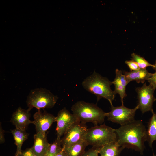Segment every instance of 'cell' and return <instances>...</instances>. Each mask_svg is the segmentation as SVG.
<instances>
[{
  "label": "cell",
  "mask_w": 156,
  "mask_h": 156,
  "mask_svg": "<svg viewBox=\"0 0 156 156\" xmlns=\"http://www.w3.org/2000/svg\"><path fill=\"white\" fill-rule=\"evenodd\" d=\"M117 142L121 146L133 149L143 154L147 141V129L141 120H135L115 129Z\"/></svg>",
  "instance_id": "1"
},
{
  "label": "cell",
  "mask_w": 156,
  "mask_h": 156,
  "mask_svg": "<svg viewBox=\"0 0 156 156\" xmlns=\"http://www.w3.org/2000/svg\"><path fill=\"white\" fill-rule=\"evenodd\" d=\"M112 82L94 71L82 81V85L86 90L94 94L98 101L104 98L109 102L110 105L116 96V94L112 90Z\"/></svg>",
  "instance_id": "2"
},
{
  "label": "cell",
  "mask_w": 156,
  "mask_h": 156,
  "mask_svg": "<svg viewBox=\"0 0 156 156\" xmlns=\"http://www.w3.org/2000/svg\"><path fill=\"white\" fill-rule=\"evenodd\" d=\"M73 114L77 120L82 123L91 122L95 126L102 124L106 117V112H104L96 104L78 101L73 104L71 108Z\"/></svg>",
  "instance_id": "3"
},
{
  "label": "cell",
  "mask_w": 156,
  "mask_h": 156,
  "mask_svg": "<svg viewBox=\"0 0 156 156\" xmlns=\"http://www.w3.org/2000/svg\"><path fill=\"white\" fill-rule=\"evenodd\" d=\"M84 139L88 145L100 148L107 144L116 141L117 137L115 129L103 124L88 129Z\"/></svg>",
  "instance_id": "4"
},
{
  "label": "cell",
  "mask_w": 156,
  "mask_h": 156,
  "mask_svg": "<svg viewBox=\"0 0 156 156\" xmlns=\"http://www.w3.org/2000/svg\"><path fill=\"white\" fill-rule=\"evenodd\" d=\"M49 90L42 88H37L31 90L27 97V104L29 111L33 108L38 110L53 107L58 99Z\"/></svg>",
  "instance_id": "5"
},
{
  "label": "cell",
  "mask_w": 156,
  "mask_h": 156,
  "mask_svg": "<svg viewBox=\"0 0 156 156\" xmlns=\"http://www.w3.org/2000/svg\"><path fill=\"white\" fill-rule=\"evenodd\" d=\"M110 112L106 113L107 120L112 122L123 125L135 120V116L136 111L139 109L138 105L134 108L130 109L122 105L114 107L111 105Z\"/></svg>",
  "instance_id": "6"
},
{
  "label": "cell",
  "mask_w": 156,
  "mask_h": 156,
  "mask_svg": "<svg viewBox=\"0 0 156 156\" xmlns=\"http://www.w3.org/2000/svg\"><path fill=\"white\" fill-rule=\"evenodd\" d=\"M155 90L151 85H147L146 83L141 87L136 88L138 94V105L142 113L148 111L152 112L153 111V104L156 101V98L154 96Z\"/></svg>",
  "instance_id": "7"
},
{
  "label": "cell",
  "mask_w": 156,
  "mask_h": 156,
  "mask_svg": "<svg viewBox=\"0 0 156 156\" xmlns=\"http://www.w3.org/2000/svg\"><path fill=\"white\" fill-rule=\"evenodd\" d=\"M87 129L85 124L78 121L74 123L60 139L62 147L69 146L84 139Z\"/></svg>",
  "instance_id": "8"
},
{
  "label": "cell",
  "mask_w": 156,
  "mask_h": 156,
  "mask_svg": "<svg viewBox=\"0 0 156 156\" xmlns=\"http://www.w3.org/2000/svg\"><path fill=\"white\" fill-rule=\"evenodd\" d=\"M56 118L57 139L59 140L73 124L78 121L74 115L65 107L59 111Z\"/></svg>",
  "instance_id": "9"
},
{
  "label": "cell",
  "mask_w": 156,
  "mask_h": 156,
  "mask_svg": "<svg viewBox=\"0 0 156 156\" xmlns=\"http://www.w3.org/2000/svg\"><path fill=\"white\" fill-rule=\"evenodd\" d=\"M33 124L35 126L36 133L46 135V132L52 124L56 122V117L44 111L42 112L38 110L33 115Z\"/></svg>",
  "instance_id": "10"
},
{
  "label": "cell",
  "mask_w": 156,
  "mask_h": 156,
  "mask_svg": "<svg viewBox=\"0 0 156 156\" xmlns=\"http://www.w3.org/2000/svg\"><path fill=\"white\" fill-rule=\"evenodd\" d=\"M30 111L28 109H23L19 107L13 113L10 122L16 128L23 130H26L28 125L33 123V121L30 120Z\"/></svg>",
  "instance_id": "11"
},
{
  "label": "cell",
  "mask_w": 156,
  "mask_h": 156,
  "mask_svg": "<svg viewBox=\"0 0 156 156\" xmlns=\"http://www.w3.org/2000/svg\"><path fill=\"white\" fill-rule=\"evenodd\" d=\"M34 138V144L31 149L37 156H45L51 145L47 140L46 135L36 133Z\"/></svg>",
  "instance_id": "12"
},
{
  "label": "cell",
  "mask_w": 156,
  "mask_h": 156,
  "mask_svg": "<svg viewBox=\"0 0 156 156\" xmlns=\"http://www.w3.org/2000/svg\"><path fill=\"white\" fill-rule=\"evenodd\" d=\"M115 78L112 81V84L114 86V91L116 94H119L120 98L122 105H124L123 99L127 96L126 87L128 83L121 70L116 69L115 70Z\"/></svg>",
  "instance_id": "13"
},
{
  "label": "cell",
  "mask_w": 156,
  "mask_h": 156,
  "mask_svg": "<svg viewBox=\"0 0 156 156\" xmlns=\"http://www.w3.org/2000/svg\"><path fill=\"white\" fill-rule=\"evenodd\" d=\"M153 73L149 72L146 69H139L129 72L125 71L124 75L128 83L131 81H134L138 83H144L146 80L151 78Z\"/></svg>",
  "instance_id": "14"
},
{
  "label": "cell",
  "mask_w": 156,
  "mask_h": 156,
  "mask_svg": "<svg viewBox=\"0 0 156 156\" xmlns=\"http://www.w3.org/2000/svg\"><path fill=\"white\" fill-rule=\"evenodd\" d=\"M88 146L84 139L69 146L63 148L68 156H82L85 152V149Z\"/></svg>",
  "instance_id": "15"
},
{
  "label": "cell",
  "mask_w": 156,
  "mask_h": 156,
  "mask_svg": "<svg viewBox=\"0 0 156 156\" xmlns=\"http://www.w3.org/2000/svg\"><path fill=\"white\" fill-rule=\"evenodd\" d=\"M124 148L120 146L117 141L107 144L99 148L101 156H119Z\"/></svg>",
  "instance_id": "16"
},
{
  "label": "cell",
  "mask_w": 156,
  "mask_h": 156,
  "mask_svg": "<svg viewBox=\"0 0 156 156\" xmlns=\"http://www.w3.org/2000/svg\"><path fill=\"white\" fill-rule=\"evenodd\" d=\"M15 141V144L17 147L15 155L22 154L21 147L23 142L27 139L29 134L26 130L15 129L10 130Z\"/></svg>",
  "instance_id": "17"
},
{
  "label": "cell",
  "mask_w": 156,
  "mask_h": 156,
  "mask_svg": "<svg viewBox=\"0 0 156 156\" xmlns=\"http://www.w3.org/2000/svg\"><path fill=\"white\" fill-rule=\"evenodd\" d=\"M152 115L148 122L147 134V141L150 147H152L153 142L156 140V113L153 111Z\"/></svg>",
  "instance_id": "18"
},
{
  "label": "cell",
  "mask_w": 156,
  "mask_h": 156,
  "mask_svg": "<svg viewBox=\"0 0 156 156\" xmlns=\"http://www.w3.org/2000/svg\"><path fill=\"white\" fill-rule=\"evenodd\" d=\"M60 139H56L51 144L45 156H56L62 149Z\"/></svg>",
  "instance_id": "19"
},
{
  "label": "cell",
  "mask_w": 156,
  "mask_h": 156,
  "mask_svg": "<svg viewBox=\"0 0 156 156\" xmlns=\"http://www.w3.org/2000/svg\"><path fill=\"white\" fill-rule=\"evenodd\" d=\"M131 56L132 60L137 63L140 69H146V67L150 66L153 68L154 66V65L149 63L143 57L134 53L131 54Z\"/></svg>",
  "instance_id": "20"
},
{
  "label": "cell",
  "mask_w": 156,
  "mask_h": 156,
  "mask_svg": "<svg viewBox=\"0 0 156 156\" xmlns=\"http://www.w3.org/2000/svg\"><path fill=\"white\" fill-rule=\"evenodd\" d=\"M99 148L92 147L91 149L85 151L82 156H98Z\"/></svg>",
  "instance_id": "21"
},
{
  "label": "cell",
  "mask_w": 156,
  "mask_h": 156,
  "mask_svg": "<svg viewBox=\"0 0 156 156\" xmlns=\"http://www.w3.org/2000/svg\"><path fill=\"white\" fill-rule=\"evenodd\" d=\"M125 63L127 65L130 71L137 70L140 69L137 63L132 60L126 61Z\"/></svg>",
  "instance_id": "22"
},
{
  "label": "cell",
  "mask_w": 156,
  "mask_h": 156,
  "mask_svg": "<svg viewBox=\"0 0 156 156\" xmlns=\"http://www.w3.org/2000/svg\"><path fill=\"white\" fill-rule=\"evenodd\" d=\"M147 81L149 82V85H151L155 90L156 89V72L153 73L152 77Z\"/></svg>",
  "instance_id": "23"
},
{
  "label": "cell",
  "mask_w": 156,
  "mask_h": 156,
  "mask_svg": "<svg viewBox=\"0 0 156 156\" xmlns=\"http://www.w3.org/2000/svg\"><path fill=\"white\" fill-rule=\"evenodd\" d=\"M22 156H37L33 152L31 148H28L22 151Z\"/></svg>",
  "instance_id": "24"
},
{
  "label": "cell",
  "mask_w": 156,
  "mask_h": 156,
  "mask_svg": "<svg viewBox=\"0 0 156 156\" xmlns=\"http://www.w3.org/2000/svg\"><path fill=\"white\" fill-rule=\"evenodd\" d=\"M4 131L3 129L1 122L0 124V143L2 144L5 142V139L4 136Z\"/></svg>",
  "instance_id": "25"
},
{
  "label": "cell",
  "mask_w": 156,
  "mask_h": 156,
  "mask_svg": "<svg viewBox=\"0 0 156 156\" xmlns=\"http://www.w3.org/2000/svg\"><path fill=\"white\" fill-rule=\"evenodd\" d=\"M62 148L63 149L56 156H68L65 152L64 148L63 147Z\"/></svg>",
  "instance_id": "26"
},
{
  "label": "cell",
  "mask_w": 156,
  "mask_h": 156,
  "mask_svg": "<svg viewBox=\"0 0 156 156\" xmlns=\"http://www.w3.org/2000/svg\"><path fill=\"white\" fill-rule=\"evenodd\" d=\"M154 66L153 67V68L155 70L156 72V61L155 62V64L154 65Z\"/></svg>",
  "instance_id": "27"
},
{
  "label": "cell",
  "mask_w": 156,
  "mask_h": 156,
  "mask_svg": "<svg viewBox=\"0 0 156 156\" xmlns=\"http://www.w3.org/2000/svg\"><path fill=\"white\" fill-rule=\"evenodd\" d=\"M15 156H22V154L15 155Z\"/></svg>",
  "instance_id": "28"
},
{
  "label": "cell",
  "mask_w": 156,
  "mask_h": 156,
  "mask_svg": "<svg viewBox=\"0 0 156 156\" xmlns=\"http://www.w3.org/2000/svg\"><path fill=\"white\" fill-rule=\"evenodd\" d=\"M154 156H156V155H154Z\"/></svg>",
  "instance_id": "29"
}]
</instances>
